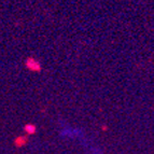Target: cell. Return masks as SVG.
Returning a JSON list of instances; mask_svg holds the SVG:
<instances>
[{
    "mask_svg": "<svg viewBox=\"0 0 154 154\" xmlns=\"http://www.w3.org/2000/svg\"><path fill=\"white\" fill-rule=\"evenodd\" d=\"M26 131H28V133H33V131H35V126H31V125H27L26 126Z\"/></svg>",
    "mask_w": 154,
    "mask_h": 154,
    "instance_id": "obj_1",
    "label": "cell"
}]
</instances>
